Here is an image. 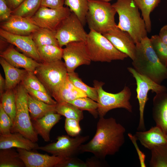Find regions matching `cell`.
I'll return each mask as SVG.
<instances>
[{"label": "cell", "mask_w": 167, "mask_h": 167, "mask_svg": "<svg viewBox=\"0 0 167 167\" xmlns=\"http://www.w3.org/2000/svg\"><path fill=\"white\" fill-rule=\"evenodd\" d=\"M0 27L10 33L22 36L32 35L39 28L27 18L12 15L1 23Z\"/></svg>", "instance_id": "cell-17"}, {"label": "cell", "mask_w": 167, "mask_h": 167, "mask_svg": "<svg viewBox=\"0 0 167 167\" xmlns=\"http://www.w3.org/2000/svg\"><path fill=\"white\" fill-rule=\"evenodd\" d=\"M16 150L26 167H56L65 159L40 153L33 150L19 148H17Z\"/></svg>", "instance_id": "cell-16"}, {"label": "cell", "mask_w": 167, "mask_h": 167, "mask_svg": "<svg viewBox=\"0 0 167 167\" xmlns=\"http://www.w3.org/2000/svg\"><path fill=\"white\" fill-rule=\"evenodd\" d=\"M152 115L156 126L167 134V92L156 94L154 97Z\"/></svg>", "instance_id": "cell-21"}, {"label": "cell", "mask_w": 167, "mask_h": 167, "mask_svg": "<svg viewBox=\"0 0 167 167\" xmlns=\"http://www.w3.org/2000/svg\"><path fill=\"white\" fill-rule=\"evenodd\" d=\"M12 120L0 104V134L6 135L11 133Z\"/></svg>", "instance_id": "cell-39"}, {"label": "cell", "mask_w": 167, "mask_h": 167, "mask_svg": "<svg viewBox=\"0 0 167 167\" xmlns=\"http://www.w3.org/2000/svg\"><path fill=\"white\" fill-rule=\"evenodd\" d=\"M85 162L86 167H101L106 165L105 160L101 159L94 156L86 159Z\"/></svg>", "instance_id": "cell-45"}, {"label": "cell", "mask_w": 167, "mask_h": 167, "mask_svg": "<svg viewBox=\"0 0 167 167\" xmlns=\"http://www.w3.org/2000/svg\"><path fill=\"white\" fill-rule=\"evenodd\" d=\"M158 36L161 41L167 45V24L161 28Z\"/></svg>", "instance_id": "cell-48"}, {"label": "cell", "mask_w": 167, "mask_h": 167, "mask_svg": "<svg viewBox=\"0 0 167 167\" xmlns=\"http://www.w3.org/2000/svg\"><path fill=\"white\" fill-rule=\"evenodd\" d=\"M13 11L8 6L5 0H0V21L7 19L11 15Z\"/></svg>", "instance_id": "cell-44"}, {"label": "cell", "mask_w": 167, "mask_h": 167, "mask_svg": "<svg viewBox=\"0 0 167 167\" xmlns=\"http://www.w3.org/2000/svg\"><path fill=\"white\" fill-rule=\"evenodd\" d=\"M41 0H25L18 7L13 11L12 15L26 18L33 16L41 6Z\"/></svg>", "instance_id": "cell-30"}, {"label": "cell", "mask_w": 167, "mask_h": 167, "mask_svg": "<svg viewBox=\"0 0 167 167\" xmlns=\"http://www.w3.org/2000/svg\"><path fill=\"white\" fill-rule=\"evenodd\" d=\"M134 135L143 146L150 150L167 143V134L156 126L147 131H136Z\"/></svg>", "instance_id": "cell-19"}, {"label": "cell", "mask_w": 167, "mask_h": 167, "mask_svg": "<svg viewBox=\"0 0 167 167\" xmlns=\"http://www.w3.org/2000/svg\"><path fill=\"white\" fill-rule=\"evenodd\" d=\"M86 21L90 30L103 34L115 27L116 12L109 2L88 0Z\"/></svg>", "instance_id": "cell-5"}, {"label": "cell", "mask_w": 167, "mask_h": 167, "mask_svg": "<svg viewBox=\"0 0 167 167\" xmlns=\"http://www.w3.org/2000/svg\"><path fill=\"white\" fill-rule=\"evenodd\" d=\"M39 147L36 143L19 132L0 134V149L15 148L30 151L38 149Z\"/></svg>", "instance_id": "cell-20"}, {"label": "cell", "mask_w": 167, "mask_h": 167, "mask_svg": "<svg viewBox=\"0 0 167 167\" xmlns=\"http://www.w3.org/2000/svg\"><path fill=\"white\" fill-rule=\"evenodd\" d=\"M128 136L129 139L134 144L136 150L139 161L140 167H146V166L145 163L146 156L144 153L140 150L137 144V140L136 138L134 135H133L131 133H128Z\"/></svg>", "instance_id": "cell-43"}, {"label": "cell", "mask_w": 167, "mask_h": 167, "mask_svg": "<svg viewBox=\"0 0 167 167\" xmlns=\"http://www.w3.org/2000/svg\"><path fill=\"white\" fill-rule=\"evenodd\" d=\"M79 121L74 119L66 118L65 129L68 135L72 137L79 135L81 131Z\"/></svg>", "instance_id": "cell-41"}, {"label": "cell", "mask_w": 167, "mask_h": 167, "mask_svg": "<svg viewBox=\"0 0 167 167\" xmlns=\"http://www.w3.org/2000/svg\"><path fill=\"white\" fill-rule=\"evenodd\" d=\"M56 167H86L85 161L76 156L64 159Z\"/></svg>", "instance_id": "cell-42"}, {"label": "cell", "mask_w": 167, "mask_h": 167, "mask_svg": "<svg viewBox=\"0 0 167 167\" xmlns=\"http://www.w3.org/2000/svg\"><path fill=\"white\" fill-rule=\"evenodd\" d=\"M68 103L72 104L80 110L88 111L96 119L99 116L97 102L88 97L78 98Z\"/></svg>", "instance_id": "cell-35"}, {"label": "cell", "mask_w": 167, "mask_h": 167, "mask_svg": "<svg viewBox=\"0 0 167 167\" xmlns=\"http://www.w3.org/2000/svg\"><path fill=\"white\" fill-rule=\"evenodd\" d=\"M34 73L48 93L57 102L68 76L64 62L59 60L40 62Z\"/></svg>", "instance_id": "cell-4"}, {"label": "cell", "mask_w": 167, "mask_h": 167, "mask_svg": "<svg viewBox=\"0 0 167 167\" xmlns=\"http://www.w3.org/2000/svg\"><path fill=\"white\" fill-rule=\"evenodd\" d=\"M65 0H41V6L55 9L63 6Z\"/></svg>", "instance_id": "cell-46"}, {"label": "cell", "mask_w": 167, "mask_h": 167, "mask_svg": "<svg viewBox=\"0 0 167 167\" xmlns=\"http://www.w3.org/2000/svg\"><path fill=\"white\" fill-rule=\"evenodd\" d=\"M104 83L96 80L94 81V86L98 96L97 111L100 118L104 117L108 112L115 109L122 108L130 113L132 112V107L130 100L131 92L130 88L125 86L119 92L112 93L106 92L102 86Z\"/></svg>", "instance_id": "cell-8"}, {"label": "cell", "mask_w": 167, "mask_h": 167, "mask_svg": "<svg viewBox=\"0 0 167 167\" xmlns=\"http://www.w3.org/2000/svg\"><path fill=\"white\" fill-rule=\"evenodd\" d=\"M125 132V127L114 118H100L94 135L88 143L80 146V152H91L105 160L107 156L119 152L124 143Z\"/></svg>", "instance_id": "cell-1"}, {"label": "cell", "mask_w": 167, "mask_h": 167, "mask_svg": "<svg viewBox=\"0 0 167 167\" xmlns=\"http://www.w3.org/2000/svg\"><path fill=\"white\" fill-rule=\"evenodd\" d=\"M141 12L148 32L152 30V23L150 18L151 13L158 6L161 0H134Z\"/></svg>", "instance_id": "cell-29"}, {"label": "cell", "mask_w": 167, "mask_h": 167, "mask_svg": "<svg viewBox=\"0 0 167 167\" xmlns=\"http://www.w3.org/2000/svg\"><path fill=\"white\" fill-rule=\"evenodd\" d=\"M32 35L37 47L48 45L59 46L56 36V31L39 28Z\"/></svg>", "instance_id": "cell-25"}, {"label": "cell", "mask_w": 167, "mask_h": 167, "mask_svg": "<svg viewBox=\"0 0 167 167\" xmlns=\"http://www.w3.org/2000/svg\"><path fill=\"white\" fill-rule=\"evenodd\" d=\"M151 151L150 167H167V143L154 147Z\"/></svg>", "instance_id": "cell-31"}, {"label": "cell", "mask_w": 167, "mask_h": 167, "mask_svg": "<svg viewBox=\"0 0 167 167\" xmlns=\"http://www.w3.org/2000/svg\"><path fill=\"white\" fill-rule=\"evenodd\" d=\"M20 83L25 87L47 92L44 85L34 72L27 71Z\"/></svg>", "instance_id": "cell-38"}, {"label": "cell", "mask_w": 167, "mask_h": 167, "mask_svg": "<svg viewBox=\"0 0 167 167\" xmlns=\"http://www.w3.org/2000/svg\"><path fill=\"white\" fill-rule=\"evenodd\" d=\"M19 154L13 148L0 149V167H24Z\"/></svg>", "instance_id": "cell-28"}, {"label": "cell", "mask_w": 167, "mask_h": 167, "mask_svg": "<svg viewBox=\"0 0 167 167\" xmlns=\"http://www.w3.org/2000/svg\"><path fill=\"white\" fill-rule=\"evenodd\" d=\"M85 97H88L86 94L73 84L68 75L57 102H68L76 98Z\"/></svg>", "instance_id": "cell-26"}, {"label": "cell", "mask_w": 167, "mask_h": 167, "mask_svg": "<svg viewBox=\"0 0 167 167\" xmlns=\"http://www.w3.org/2000/svg\"><path fill=\"white\" fill-rule=\"evenodd\" d=\"M61 115L54 112L49 113L32 122L37 134L46 142L50 141V132L52 128L62 118Z\"/></svg>", "instance_id": "cell-22"}, {"label": "cell", "mask_w": 167, "mask_h": 167, "mask_svg": "<svg viewBox=\"0 0 167 167\" xmlns=\"http://www.w3.org/2000/svg\"><path fill=\"white\" fill-rule=\"evenodd\" d=\"M41 62H51L61 60L63 49L59 46L48 45L37 47Z\"/></svg>", "instance_id": "cell-27"}, {"label": "cell", "mask_w": 167, "mask_h": 167, "mask_svg": "<svg viewBox=\"0 0 167 167\" xmlns=\"http://www.w3.org/2000/svg\"><path fill=\"white\" fill-rule=\"evenodd\" d=\"M103 0L104 1L107 2H109V1H111V0Z\"/></svg>", "instance_id": "cell-50"}, {"label": "cell", "mask_w": 167, "mask_h": 167, "mask_svg": "<svg viewBox=\"0 0 167 167\" xmlns=\"http://www.w3.org/2000/svg\"><path fill=\"white\" fill-rule=\"evenodd\" d=\"M25 88L29 94L38 100L50 105H55L57 103V102L53 99L47 92Z\"/></svg>", "instance_id": "cell-40"}, {"label": "cell", "mask_w": 167, "mask_h": 167, "mask_svg": "<svg viewBox=\"0 0 167 167\" xmlns=\"http://www.w3.org/2000/svg\"><path fill=\"white\" fill-rule=\"evenodd\" d=\"M63 49L62 58L64 61L68 73L75 72L82 65H89L92 61L85 42L70 43Z\"/></svg>", "instance_id": "cell-13"}, {"label": "cell", "mask_w": 167, "mask_h": 167, "mask_svg": "<svg viewBox=\"0 0 167 167\" xmlns=\"http://www.w3.org/2000/svg\"><path fill=\"white\" fill-rule=\"evenodd\" d=\"M0 64L5 75V91L14 89L21 82L28 71L13 66L1 57Z\"/></svg>", "instance_id": "cell-23"}, {"label": "cell", "mask_w": 167, "mask_h": 167, "mask_svg": "<svg viewBox=\"0 0 167 167\" xmlns=\"http://www.w3.org/2000/svg\"><path fill=\"white\" fill-rule=\"evenodd\" d=\"M28 99L30 115L33 121L39 119L49 113H56V104H47L36 99L28 93Z\"/></svg>", "instance_id": "cell-24"}, {"label": "cell", "mask_w": 167, "mask_h": 167, "mask_svg": "<svg viewBox=\"0 0 167 167\" xmlns=\"http://www.w3.org/2000/svg\"><path fill=\"white\" fill-rule=\"evenodd\" d=\"M89 138L88 135H79L74 138H71L69 135H62L57 137L56 142L39 146L38 149L63 158L75 156L80 153V146Z\"/></svg>", "instance_id": "cell-11"}, {"label": "cell", "mask_w": 167, "mask_h": 167, "mask_svg": "<svg viewBox=\"0 0 167 167\" xmlns=\"http://www.w3.org/2000/svg\"><path fill=\"white\" fill-rule=\"evenodd\" d=\"M8 6L12 11L15 9L25 0H5Z\"/></svg>", "instance_id": "cell-47"}, {"label": "cell", "mask_w": 167, "mask_h": 167, "mask_svg": "<svg viewBox=\"0 0 167 167\" xmlns=\"http://www.w3.org/2000/svg\"><path fill=\"white\" fill-rule=\"evenodd\" d=\"M88 0H65L64 4L74 13L84 26L88 9Z\"/></svg>", "instance_id": "cell-33"}, {"label": "cell", "mask_w": 167, "mask_h": 167, "mask_svg": "<svg viewBox=\"0 0 167 167\" xmlns=\"http://www.w3.org/2000/svg\"><path fill=\"white\" fill-rule=\"evenodd\" d=\"M6 90V81L0 74V95L1 96Z\"/></svg>", "instance_id": "cell-49"}, {"label": "cell", "mask_w": 167, "mask_h": 167, "mask_svg": "<svg viewBox=\"0 0 167 167\" xmlns=\"http://www.w3.org/2000/svg\"><path fill=\"white\" fill-rule=\"evenodd\" d=\"M0 35L7 42L15 45L24 54L36 61L41 62L32 35L22 36L15 35L0 29Z\"/></svg>", "instance_id": "cell-15"}, {"label": "cell", "mask_w": 167, "mask_h": 167, "mask_svg": "<svg viewBox=\"0 0 167 167\" xmlns=\"http://www.w3.org/2000/svg\"><path fill=\"white\" fill-rule=\"evenodd\" d=\"M128 71L135 78L136 82L137 98L139 104V119L137 130L138 131L145 130L144 112L147 102L148 100V94L151 90L156 94L167 92L166 87L157 84L147 77L140 74L133 68L128 67Z\"/></svg>", "instance_id": "cell-9"}, {"label": "cell", "mask_w": 167, "mask_h": 167, "mask_svg": "<svg viewBox=\"0 0 167 167\" xmlns=\"http://www.w3.org/2000/svg\"><path fill=\"white\" fill-rule=\"evenodd\" d=\"M71 12L67 6L52 9L41 6L33 16L27 19L39 28L56 31L61 22Z\"/></svg>", "instance_id": "cell-12"}, {"label": "cell", "mask_w": 167, "mask_h": 167, "mask_svg": "<svg viewBox=\"0 0 167 167\" xmlns=\"http://www.w3.org/2000/svg\"><path fill=\"white\" fill-rule=\"evenodd\" d=\"M0 56L15 67L22 68L34 72L40 63L19 53L11 46L1 52Z\"/></svg>", "instance_id": "cell-18"}, {"label": "cell", "mask_w": 167, "mask_h": 167, "mask_svg": "<svg viewBox=\"0 0 167 167\" xmlns=\"http://www.w3.org/2000/svg\"><path fill=\"white\" fill-rule=\"evenodd\" d=\"M103 35L116 49L133 60L135 57L136 44L128 33L122 30L116 25Z\"/></svg>", "instance_id": "cell-14"}, {"label": "cell", "mask_w": 167, "mask_h": 167, "mask_svg": "<svg viewBox=\"0 0 167 167\" xmlns=\"http://www.w3.org/2000/svg\"><path fill=\"white\" fill-rule=\"evenodd\" d=\"M84 26L77 16L71 12L56 30V36L59 46L62 48L73 42H85L88 33Z\"/></svg>", "instance_id": "cell-10"}, {"label": "cell", "mask_w": 167, "mask_h": 167, "mask_svg": "<svg viewBox=\"0 0 167 167\" xmlns=\"http://www.w3.org/2000/svg\"><path fill=\"white\" fill-rule=\"evenodd\" d=\"M57 113L66 118L74 119L80 121L84 118L83 111L67 102L57 103L56 105Z\"/></svg>", "instance_id": "cell-32"}, {"label": "cell", "mask_w": 167, "mask_h": 167, "mask_svg": "<svg viewBox=\"0 0 167 167\" xmlns=\"http://www.w3.org/2000/svg\"><path fill=\"white\" fill-rule=\"evenodd\" d=\"M92 61L110 62L128 57L116 49L102 34L90 30L85 42Z\"/></svg>", "instance_id": "cell-7"}, {"label": "cell", "mask_w": 167, "mask_h": 167, "mask_svg": "<svg viewBox=\"0 0 167 167\" xmlns=\"http://www.w3.org/2000/svg\"><path fill=\"white\" fill-rule=\"evenodd\" d=\"M68 75L70 80L76 87L85 93L88 97L97 102L98 94L94 87H90L86 84L75 72L68 73Z\"/></svg>", "instance_id": "cell-36"}, {"label": "cell", "mask_w": 167, "mask_h": 167, "mask_svg": "<svg viewBox=\"0 0 167 167\" xmlns=\"http://www.w3.org/2000/svg\"><path fill=\"white\" fill-rule=\"evenodd\" d=\"M16 101V113L11 133L17 132L32 141L38 140V134L31 121L28 103V92L20 83L14 89Z\"/></svg>", "instance_id": "cell-6"}, {"label": "cell", "mask_w": 167, "mask_h": 167, "mask_svg": "<svg viewBox=\"0 0 167 167\" xmlns=\"http://www.w3.org/2000/svg\"><path fill=\"white\" fill-rule=\"evenodd\" d=\"M112 5L119 16L117 27L128 33L135 44L147 36L144 21L134 0H117Z\"/></svg>", "instance_id": "cell-3"}, {"label": "cell", "mask_w": 167, "mask_h": 167, "mask_svg": "<svg viewBox=\"0 0 167 167\" xmlns=\"http://www.w3.org/2000/svg\"><path fill=\"white\" fill-rule=\"evenodd\" d=\"M152 46L160 62L167 67V45L161 40L158 35H154L150 38Z\"/></svg>", "instance_id": "cell-37"}, {"label": "cell", "mask_w": 167, "mask_h": 167, "mask_svg": "<svg viewBox=\"0 0 167 167\" xmlns=\"http://www.w3.org/2000/svg\"><path fill=\"white\" fill-rule=\"evenodd\" d=\"M136 44L133 68L138 73L161 84L167 79V67L160 62L147 36Z\"/></svg>", "instance_id": "cell-2"}, {"label": "cell", "mask_w": 167, "mask_h": 167, "mask_svg": "<svg viewBox=\"0 0 167 167\" xmlns=\"http://www.w3.org/2000/svg\"><path fill=\"white\" fill-rule=\"evenodd\" d=\"M0 103L5 112L11 118L13 125L16 113L15 97L14 89L5 91L0 96Z\"/></svg>", "instance_id": "cell-34"}]
</instances>
